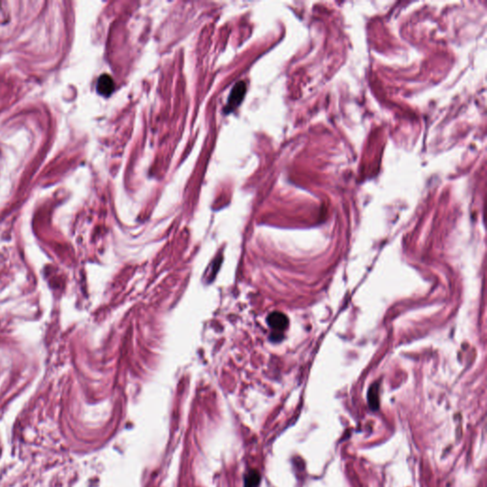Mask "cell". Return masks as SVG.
<instances>
[{"label":"cell","mask_w":487,"mask_h":487,"mask_svg":"<svg viewBox=\"0 0 487 487\" xmlns=\"http://www.w3.org/2000/svg\"><path fill=\"white\" fill-rule=\"evenodd\" d=\"M246 89H247V87H246L245 82L241 81V82L236 83V85L233 87V89L231 90L228 103H227V106H226V113L227 114L234 111L237 107L239 106L243 98L246 94Z\"/></svg>","instance_id":"cell-1"},{"label":"cell","mask_w":487,"mask_h":487,"mask_svg":"<svg viewBox=\"0 0 487 487\" xmlns=\"http://www.w3.org/2000/svg\"><path fill=\"white\" fill-rule=\"evenodd\" d=\"M267 323L275 332H282L288 326V320L281 312L271 313L267 318Z\"/></svg>","instance_id":"cell-2"},{"label":"cell","mask_w":487,"mask_h":487,"mask_svg":"<svg viewBox=\"0 0 487 487\" xmlns=\"http://www.w3.org/2000/svg\"><path fill=\"white\" fill-rule=\"evenodd\" d=\"M96 89L99 94L105 98L110 96L115 89L114 79L109 74H102L98 79Z\"/></svg>","instance_id":"cell-3"},{"label":"cell","mask_w":487,"mask_h":487,"mask_svg":"<svg viewBox=\"0 0 487 487\" xmlns=\"http://www.w3.org/2000/svg\"><path fill=\"white\" fill-rule=\"evenodd\" d=\"M368 400H369V405H370L372 409L378 408L379 401H378V387H377V385H373L369 390Z\"/></svg>","instance_id":"cell-4"}]
</instances>
